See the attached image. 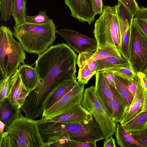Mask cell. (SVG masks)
<instances>
[{
  "label": "cell",
  "mask_w": 147,
  "mask_h": 147,
  "mask_svg": "<svg viewBox=\"0 0 147 147\" xmlns=\"http://www.w3.org/2000/svg\"><path fill=\"white\" fill-rule=\"evenodd\" d=\"M147 110V90H144V101L143 107L142 111Z\"/></svg>",
  "instance_id": "f6af8a7d"
},
{
  "label": "cell",
  "mask_w": 147,
  "mask_h": 147,
  "mask_svg": "<svg viewBox=\"0 0 147 147\" xmlns=\"http://www.w3.org/2000/svg\"><path fill=\"white\" fill-rule=\"evenodd\" d=\"M70 139L75 141L96 143L105 138L102 129L93 118L86 125L82 131L70 137Z\"/></svg>",
  "instance_id": "2e32d148"
},
{
  "label": "cell",
  "mask_w": 147,
  "mask_h": 147,
  "mask_svg": "<svg viewBox=\"0 0 147 147\" xmlns=\"http://www.w3.org/2000/svg\"><path fill=\"white\" fill-rule=\"evenodd\" d=\"M77 58L74 51L63 43L52 45L38 55L34 67L38 76L39 84L30 92L24 108L32 114L41 115L43 102L54 88L67 81H76Z\"/></svg>",
  "instance_id": "6da1fadb"
},
{
  "label": "cell",
  "mask_w": 147,
  "mask_h": 147,
  "mask_svg": "<svg viewBox=\"0 0 147 147\" xmlns=\"http://www.w3.org/2000/svg\"><path fill=\"white\" fill-rule=\"evenodd\" d=\"M96 92L105 107L113 116L112 105V95L109 83L105 80L102 71L96 74Z\"/></svg>",
  "instance_id": "9a60e30c"
},
{
  "label": "cell",
  "mask_w": 147,
  "mask_h": 147,
  "mask_svg": "<svg viewBox=\"0 0 147 147\" xmlns=\"http://www.w3.org/2000/svg\"><path fill=\"white\" fill-rule=\"evenodd\" d=\"M52 20L46 14V10H41L38 14L34 16H26V22L35 24H42L48 22Z\"/></svg>",
  "instance_id": "4dcf8cb0"
},
{
  "label": "cell",
  "mask_w": 147,
  "mask_h": 147,
  "mask_svg": "<svg viewBox=\"0 0 147 147\" xmlns=\"http://www.w3.org/2000/svg\"><path fill=\"white\" fill-rule=\"evenodd\" d=\"M77 81L64 82L54 88L49 94L43 105L44 111L52 106L67 94L78 83Z\"/></svg>",
  "instance_id": "ac0fdd59"
},
{
  "label": "cell",
  "mask_w": 147,
  "mask_h": 147,
  "mask_svg": "<svg viewBox=\"0 0 147 147\" xmlns=\"http://www.w3.org/2000/svg\"><path fill=\"white\" fill-rule=\"evenodd\" d=\"M93 118L90 113L80 103L61 115L41 122L40 124L47 122L70 124L88 123Z\"/></svg>",
  "instance_id": "4fadbf2b"
},
{
  "label": "cell",
  "mask_w": 147,
  "mask_h": 147,
  "mask_svg": "<svg viewBox=\"0 0 147 147\" xmlns=\"http://www.w3.org/2000/svg\"><path fill=\"white\" fill-rule=\"evenodd\" d=\"M96 61L97 65L96 72L106 70L112 71L117 68L124 65L129 61L123 57H110Z\"/></svg>",
  "instance_id": "cb8c5ba5"
},
{
  "label": "cell",
  "mask_w": 147,
  "mask_h": 147,
  "mask_svg": "<svg viewBox=\"0 0 147 147\" xmlns=\"http://www.w3.org/2000/svg\"><path fill=\"white\" fill-rule=\"evenodd\" d=\"M94 75L89 69L88 64H86L79 67L77 79L78 82L84 84H87L92 77Z\"/></svg>",
  "instance_id": "1f68e13d"
},
{
  "label": "cell",
  "mask_w": 147,
  "mask_h": 147,
  "mask_svg": "<svg viewBox=\"0 0 147 147\" xmlns=\"http://www.w3.org/2000/svg\"><path fill=\"white\" fill-rule=\"evenodd\" d=\"M56 33L66 41L68 45L79 54L95 52L98 46L95 38H91L71 29L65 28L57 30Z\"/></svg>",
  "instance_id": "9c48e42d"
},
{
  "label": "cell",
  "mask_w": 147,
  "mask_h": 147,
  "mask_svg": "<svg viewBox=\"0 0 147 147\" xmlns=\"http://www.w3.org/2000/svg\"><path fill=\"white\" fill-rule=\"evenodd\" d=\"M30 92L24 85L18 70L11 76L10 88L7 98L16 109H21Z\"/></svg>",
  "instance_id": "7c38bea8"
},
{
  "label": "cell",
  "mask_w": 147,
  "mask_h": 147,
  "mask_svg": "<svg viewBox=\"0 0 147 147\" xmlns=\"http://www.w3.org/2000/svg\"><path fill=\"white\" fill-rule=\"evenodd\" d=\"M115 8L121 38L120 52L122 56L129 61L131 26L134 17L121 4L117 5Z\"/></svg>",
  "instance_id": "30bf717a"
},
{
  "label": "cell",
  "mask_w": 147,
  "mask_h": 147,
  "mask_svg": "<svg viewBox=\"0 0 147 147\" xmlns=\"http://www.w3.org/2000/svg\"><path fill=\"white\" fill-rule=\"evenodd\" d=\"M122 125L126 130L129 133L146 129H147V110L142 111Z\"/></svg>",
  "instance_id": "7402d4cb"
},
{
  "label": "cell",
  "mask_w": 147,
  "mask_h": 147,
  "mask_svg": "<svg viewBox=\"0 0 147 147\" xmlns=\"http://www.w3.org/2000/svg\"><path fill=\"white\" fill-rule=\"evenodd\" d=\"M142 73H143L145 75L146 77L147 78V68Z\"/></svg>",
  "instance_id": "7dc6e473"
},
{
  "label": "cell",
  "mask_w": 147,
  "mask_h": 147,
  "mask_svg": "<svg viewBox=\"0 0 147 147\" xmlns=\"http://www.w3.org/2000/svg\"><path fill=\"white\" fill-rule=\"evenodd\" d=\"M64 3L70 9L71 16L80 22L90 25L95 20L92 0H64Z\"/></svg>",
  "instance_id": "5bb4252c"
},
{
  "label": "cell",
  "mask_w": 147,
  "mask_h": 147,
  "mask_svg": "<svg viewBox=\"0 0 147 147\" xmlns=\"http://www.w3.org/2000/svg\"><path fill=\"white\" fill-rule=\"evenodd\" d=\"M102 71L104 77L107 82L116 88L113 72L112 71L109 70H106Z\"/></svg>",
  "instance_id": "74e56055"
},
{
  "label": "cell",
  "mask_w": 147,
  "mask_h": 147,
  "mask_svg": "<svg viewBox=\"0 0 147 147\" xmlns=\"http://www.w3.org/2000/svg\"><path fill=\"white\" fill-rule=\"evenodd\" d=\"M88 67L91 72L96 74V72L97 65L96 61L89 62L87 63Z\"/></svg>",
  "instance_id": "7bdbcfd3"
},
{
  "label": "cell",
  "mask_w": 147,
  "mask_h": 147,
  "mask_svg": "<svg viewBox=\"0 0 147 147\" xmlns=\"http://www.w3.org/2000/svg\"><path fill=\"white\" fill-rule=\"evenodd\" d=\"M44 141V147H71L70 136L66 133L48 138Z\"/></svg>",
  "instance_id": "83f0119b"
},
{
  "label": "cell",
  "mask_w": 147,
  "mask_h": 147,
  "mask_svg": "<svg viewBox=\"0 0 147 147\" xmlns=\"http://www.w3.org/2000/svg\"><path fill=\"white\" fill-rule=\"evenodd\" d=\"M123 57L120 51L112 45L98 47L93 54L79 67L88 63L94 61L103 59L109 57Z\"/></svg>",
  "instance_id": "603a6c76"
},
{
  "label": "cell",
  "mask_w": 147,
  "mask_h": 147,
  "mask_svg": "<svg viewBox=\"0 0 147 147\" xmlns=\"http://www.w3.org/2000/svg\"><path fill=\"white\" fill-rule=\"evenodd\" d=\"M11 76L1 80L0 104L7 97L9 90L10 78Z\"/></svg>",
  "instance_id": "836d02e7"
},
{
  "label": "cell",
  "mask_w": 147,
  "mask_h": 147,
  "mask_svg": "<svg viewBox=\"0 0 147 147\" xmlns=\"http://www.w3.org/2000/svg\"><path fill=\"white\" fill-rule=\"evenodd\" d=\"M0 147H11L10 138L6 131L0 134Z\"/></svg>",
  "instance_id": "8d00e7d4"
},
{
  "label": "cell",
  "mask_w": 147,
  "mask_h": 147,
  "mask_svg": "<svg viewBox=\"0 0 147 147\" xmlns=\"http://www.w3.org/2000/svg\"><path fill=\"white\" fill-rule=\"evenodd\" d=\"M22 112L18 109L14 119L5 128L10 138L11 147H44L39 120L24 116Z\"/></svg>",
  "instance_id": "3957f363"
},
{
  "label": "cell",
  "mask_w": 147,
  "mask_h": 147,
  "mask_svg": "<svg viewBox=\"0 0 147 147\" xmlns=\"http://www.w3.org/2000/svg\"><path fill=\"white\" fill-rule=\"evenodd\" d=\"M145 18V19H146V21H147V18Z\"/></svg>",
  "instance_id": "c3c4849f"
},
{
  "label": "cell",
  "mask_w": 147,
  "mask_h": 147,
  "mask_svg": "<svg viewBox=\"0 0 147 147\" xmlns=\"http://www.w3.org/2000/svg\"><path fill=\"white\" fill-rule=\"evenodd\" d=\"M18 71L24 85L30 92L35 89L39 82L38 76L35 68L24 63L20 65Z\"/></svg>",
  "instance_id": "ffe728a7"
},
{
  "label": "cell",
  "mask_w": 147,
  "mask_h": 147,
  "mask_svg": "<svg viewBox=\"0 0 147 147\" xmlns=\"http://www.w3.org/2000/svg\"><path fill=\"white\" fill-rule=\"evenodd\" d=\"M134 17L139 11L140 7L138 5L136 0H118Z\"/></svg>",
  "instance_id": "d6a6232c"
},
{
  "label": "cell",
  "mask_w": 147,
  "mask_h": 147,
  "mask_svg": "<svg viewBox=\"0 0 147 147\" xmlns=\"http://www.w3.org/2000/svg\"><path fill=\"white\" fill-rule=\"evenodd\" d=\"M5 127V124L1 121H0V133L1 134L4 131Z\"/></svg>",
  "instance_id": "bcb514c9"
},
{
  "label": "cell",
  "mask_w": 147,
  "mask_h": 147,
  "mask_svg": "<svg viewBox=\"0 0 147 147\" xmlns=\"http://www.w3.org/2000/svg\"><path fill=\"white\" fill-rule=\"evenodd\" d=\"M93 33L98 47L112 45L120 51L117 36H120V32L115 6H103L102 12L95 22Z\"/></svg>",
  "instance_id": "5b68a950"
},
{
  "label": "cell",
  "mask_w": 147,
  "mask_h": 147,
  "mask_svg": "<svg viewBox=\"0 0 147 147\" xmlns=\"http://www.w3.org/2000/svg\"><path fill=\"white\" fill-rule=\"evenodd\" d=\"M71 147H96V143L71 140Z\"/></svg>",
  "instance_id": "f35d334b"
},
{
  "label": "cell",
  "mask_w": 147,
  "mask_h": 147,
  "mask_svg": "<svg viewBox=\"0 0 147 147\" xmlns=\"http://www.w3.org/2000/svg\"><path fill=\"white\" fill-rule=\"evenodd\" d=\"M81 104L92 115L102 129L105 140L112 136L116 131V123L96 94L94 86L84 90Z\"/></svg>",
  "instance_id": "8992f818"
},
{
  "label": "cell",
  "mask_w": 147,
  "mask_h": 147,
  "mask_svg": "<svg viewBox=\"0 0 147 147\" xmlns=\"http://www.w3.org/2000/svg\"><path fill=\"white\" fill-rule=\"evenodd\" d=\"M114 73V72H113ZM116 88L129 108L134 96L130 92L126 84L125 79L114 73Z\"/></svg>",
  "instance_id": "4316f807"
},
{
  "label": "cell",
  "mask_w": 147,
  "mask_h": 147,
  "mask_svg": "<svg viewBox=\"0 0 147 147\" xmlns=\"http://www.w3.org/2000/svg\"><path fill=\"white\" fill-rule=\"evenodd\" d=\"M136 16L147 18V7H140V10Z\"/></svg>",
  "instance_id": "ee69618b"
},
{
  "label": "cell",
  "mask_w": 147,
  "mask_h": 147,
  "mask_svg": "<svg viewBox=\"0 0 147 147\" xmlns=\"http://www.w3.org/2000/svg\"><path fill=\"white\" fill-rule=\"evenodd\" d=\"M112 71L118 76L128 80L133 79L136 75L129 61L124 65L117 68Z\"/></svg>",
  "instance_id": "f546056e"
},
{
  "label": "cell",
  "mask_w": 147,
  "mask_h": 147,
  "mask_svg": "<svg viewBox=\"0 0 147 147\" xmlns=\"http://www.w3.org/2000/svg\"><path fill=\"white\" fill-rule=\"evenodd\" d=\"M0 106V121L5 126L9 124L15 117L17 109H15L9 101L7 98L5 100Z\"/></svg>",
  "instance_id": "484cf974"
},
{
  "label": "cell",
  "mask_w": 147,
  "mask_h": 147,
  "mask_svg": "<svg viewBox=\"0 0 147 147\" xmlns=\"http://www.w3.org/2000/svg\"><path fill=\"white\" fill-rule=\"evenodd\" d=\"M130 133L134 139L143 147H147V129L142 131Z\"/></svg>",
  "instance_id": "e575fe53"
},
{
  "label": "cell",
  "mask_w": 147,
  "mask_h": 147,
  "mask_svg": "<svg viewBox=\"0 0 147 147\" xmlns=\"http://www.w3.org/2000/svg\"><path fill=\"white\" fill-rule=\"evenodd\" d=\"M139 77L142 85L144 90H147V78L142 72H139L136 74Z\"/></svg>",
  "instance_id": "60d3db41"
},
{
  "label": "cell",
  "mask_w": 147,
  "mask_h": 147,
  "mask_svg": "<svg viewBox=\"0 0 147 147\" xmlns=\"http://www.w3.org/2000/svg\"><path fill=\"white\" fill-rule=\"evenodd\" d=\"M103 147H116L114 138L111 136L105 140L103 143Z\"/></svg>",
  "instance_id": "b9f144b4"
},
{
  "label": "cell",
  "mask_w": 147,
  "mask_h": 147,
  "mask_svg": "<svg viewBox=\"0 0 147 147\" xmlns=\"http://www.w3.org/2000/svg\"><path fill=\"white\" fill-rule=\"evenodd\" d=\"M129 61L135 73L147 68V37L133 21L131 30Z\"/></svg>",
  "instance_id": "52a82bcc"
},
{
  "label": "cell",
  "mask_w": 147,
  "mask_h": 147,
  "mask_svg": "<svg viewBox=\"0 0 147 147\" xmlns=\"http://www.w3.org/2000/svg\"><path fill=\"white\" fill-rule=\"evenodd\" d=\"M88 123L70 124L47 122L40 124L38 127L44 140L48 138L64 133L68 134L70 137L75 135L82 131Z\"/></svg>",
  "instance_id": "8fae6325"
},
{
  "label": "cell",
  "mask_w": 147,
  "mask_h": 147,
  "mask_svg": "<svg viewBox=\"0 0 147 147\" xmlns=\"http://www.w3.org/2000/svg\"><path fill=\"white\" fill-rule=\"evenodd\" d=\"M133 21L138 26L147 37V22L144 18L136 16Z\"/></svg>",
  "instance_id": "d590c367"
},
{
  "label": "cell",
  "mask_w": 147,
  "mask_h": 147,
  "mask_svg": "<svg viewBox=\"0 0 147 147\" xmlns=\"http://www.w3.org/2000/svg\"><path fill=\"white\" fill-rule=\"evenodd\" d=\"M94 10L96 14H100L103 9L102 0H92Z\"/></svg>",
  "instance_id": "ab89813d"
},
{
  "label": "cell",
  "mask_w": 147,
  "mask_h": 147,
  "mask_svg": "<svg viewBox=\"0 0 147 147\" xmlns=\"http://www.w3.org/2000/svg\"><path fill=\"white\" fill-rule=\"evenodd\" d=\"M144 90L138 77L133 100L128 112L123 119L120 122L121 125L131 120L142 111L144 101Z\"/></svg>",
  "instance_id": "e0dca14e"
},
{
  "label": "cell",
  "mask_w": 147,
  "mask_h": 147,
  "mask_svg": "<svg viewBox=\"0 0 147 147\" xmlns=\"http://www.w3.org/2000/svg\"><path fill=\"white\" fill-rule=\"evenodd\" d=\"M26 0H13L12 16L18 26L26 22L27 9Z\"/></svg>",
  "instance_id": "d4e9b609"
},
{
  "label": "cell",
  "mask_w": 147,
  "mask_h": 147,
  "mask_svg": "<svg viewBox=\"0 0 147 147\" xmlns=\"http://www.w3.org/2000/svg\"><path fill=\"white\" fill-rule=\"evenodd\" d=\"M84 85L78 82L73 88L59 100L44 110L41 118L39 120L40 124L41 122L61 115L74 105L81 103L84 96Z\"/></svg>",
  "instance_id": "ba28073f"
},
{
  "label": "cell",
  "mask_w": 147,
  "mask_h": 147,
  "mask_svg": "<svg viewBox=\"0 0 147 147\" xmlns=\"http://www.w3.org/2000/svg\"><path fill=\"white\" fill-rule=\"evenodd\" d=\"M116 143L121 147H143L120 124L117 123L115 133Z\"/></svg>",
  "instance_id": "44dd1931"
},
{
  "label": "cell",
  "mask_w": 147,
  "mask_h": 147,
  "mask_svg": "<svg viewBox=\"0 0 147 147\" xmlns=\"http://www.w3.org/2000/svg\"><path fill=\"white\" fill-rule=\"evenodd\" d=\"M109 84L112 95L113 117L116 123H120L128 112L129 108L116 88Z\"/></svg>",
  "instance_id": "d6986e66"
},
{
  "label": "cell",
  "mask_w": 147,
  "mask_h": 147,
  "mask_svg": "<svg viewBox=\"0 0 147 147\" xmlns=\"http://www.w3.org/2000/svg\"><path fill=\"white\" fill-rule=\"evenodd\" d=\"M10 28L1 25L0 28V66L2 79L8 77L24 64L26 53L22 46L13 37Z\"/></svg>",
  "instance_id": "277c9868"
},
{
  "label": "cell",
  "mask_w": 147,
  "mask_h": 147,
  "mask_svg": "<svg viewBox=\"0 0 147 147\" xmlns=\"http://www.w3.org/2000/svg\"><path fill=\"white\" fill-rule=\"evenodd\" d=\"M13 1V0H0L1 20L6 21L11 20Z\"/></svg>",
  "instance_id": "f1b7e54d"
},
{
  "label": "cell",
  "mask_w": 147,
  "mask_h": 147,
  "mask_svg": "<svg viewBox=\"0 0 147 147\" xmlns=\"http://www.w3.org/2000/svg\"><path fill=\"white\" fill-rule=\"evenodd\" d=\"M13 35L25 51L39 55L52 46L56 39V27L52 20L42 24L25 22L14 26Z\"/></svg>",
  "instance_id": "7a4b0ae2"
}]
</instances>
